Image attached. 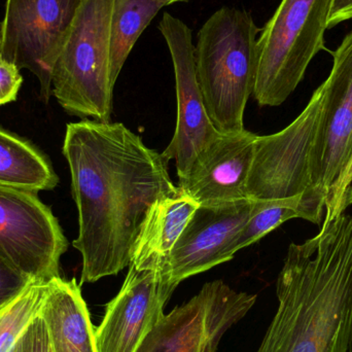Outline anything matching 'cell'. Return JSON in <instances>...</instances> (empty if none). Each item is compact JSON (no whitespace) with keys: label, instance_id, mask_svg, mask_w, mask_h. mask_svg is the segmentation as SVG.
<instances>
[{"label":"cell","instance_id":"obj_1","mask_svg":"<svg viewBox=\"0 0 352 352\" xmlns=\"http://www.w3.org/2000/svg\"><path fill=\"white\" fill-rule=\"evenodd\" d=\"M62 153L78 213L80 285L96 283L129 267L148 208L178 186L162 154L122 123L68 124Z\"/></svg>","mask_w":352,"mask_h":352},{"label":"cell","instance_id":"obj_2","mask_svg":"<svg viewBox=\"0 0 352 352\" xmlns=\"http://www.w3.org/2000/svg\"><path fill=\"white\" fill-rule=\"evenodd\" d=\"M276 296L256 352H351V215L324 221L314 237L289 245Z\"/></svg>","mask_w":352,"mask_h":352},{"label":"cell","instance_id":"obj_3","mask_svg":"<svg viewBox=\"0 0 352 352\" xmlns=\"http://www.w3.org/2000/svg\"><path fill=\"white\" fill-rule=\"evenodd\" d=\"M260 32L250 12L223 6L197 34V78L207 115L221 133L244 129V111L258 72Z\"/></svg>","mask_w":352,"mask_h":352},{"label":"cell","instance_id":"obj_4","mask_svg":"<svg viewBox=\"0 0 352 352\" xmlns=\"http://www.w3.org/2000/svg\"><path fill=\"white\" fill-rule=\"evenodd\" d=\"M115 0H84L54 65L52 94L70 116L109 123L115 82L111 22Z\"/></svg>","mask_w":352,"mask_h":352},{"label":"cell","instance_id":"obj_5","mask_svg":"<svg viewBox=\"0 0 352 352\" xmlns=\"http://www.w3.org/2000/svg\"><path fill=\"white\" fill-rule=\"evenodd\" d=\"M335 0H281L258 38L254 97L260 107H278L296 90L308 65L326 50L324 33Z\"/></svg>","mask_w":352,"mask_h":352},{"label":"cell","instance_id":"obj_6","mask_svg":"<svg viewBox=\"0 0 352 352\" xmlns=\"http://www.w3.org/2000/svg\"><path fill=\"white\" fill-rule=\"evenodd\" d=\"M84 0H6L0 58L27 69L49 102L54 65Z\"/></svg>","mask_w":352,"mask_h":352},{"label":"cell","instance_id":"obj_7","mask_svg":"<svg viewBox=\"0 0 352 352\" xmlns=\"http://www.w3.org/2000/svg\"><path fill=\"white\" fill-rule=\"evenodd\" d=\"M68 241L36 192L0 186V254L32 281L60 276Z\"/></svg>","mask_w":352,"mask_h":352},{"label":"cell","instance_id":"obj_8","mask_svg":"<svg viewBox=\"0 0 352 352\" xmlns=\"http://www.w3.org/2000/svg\"><path fill=\"white\" fill-rule=\"evenodd\" d=\"M322 105L318 87L293 123L277 133L256 136L246 186L248 198L285 199L314 190L310 173Z\"/></svg>","mask_w":352,"mask_h":352},{"label":"cell","instance_id":"obj_9","mask_svg":"<svg viewBox=\"0 0 352 352\" xmlns=\"http://www.w3.org/2000/svg\"><path fill=\"white\" fill-rule=\"evenodd\" d=\"M256 296L223 280L205 283L190 301L164 314L136 352H217L223 335L248 314Z\"/></svg>","mask_w":352,"mask_h":352},{"label":"cell","instance_id":"obj_10","mask_svg":"<svg viewBox=\"0 0 352 352\" xmlns=\"http://www.w3.org/2000/svg\"><path fill=\"white\" fill-rule=\"evenodd\" d=\"M330 76L320 85L322 111L312 157L311 186L330 207L352 158V30L333 53Z\"/></svg>","mask_w":352,"mask_h":352},{"label":"cell","instance_id":"obj_11","mask_svg":"<svg viewBox=\"0 0 352 352\" xmlns=\"http://www.w3.org/2000/svg\"><path fill=\"white\" fill-rule=\"evenodd\" d=\"M159 30L173 59L177 99L175 134L162 156L167 162L175 161L179 180L188 173L199 152L219 131L207 115L199 86L192 30L169 12L163 14Z\"/></svg>","mask_w":352,"mask_h":352},{"label":"cell","instance_id":"obj_12","mask_svg":"<svg viewBox=\"0 0 352 352\" xmlns=\"http://www.w3.org/2000/svg\"><path fill=\"white\" fill-rule=\"evenodd\" d=\"M177 285L163 267L130 264L119 294L107 303L104 318L95 328L97 352L138 351L164 316Z\"/></svg>","mask_w":352,"mask_h":352},{"label":"cell","instance_id":"obj_13","mask_svg":"<svg viewBox=\"0 0 352 352\" xmlns=\"http://www.w3.org/2000/svg\"><path fill=\"white\" fill-rule=\"evenodd\" d=\"M254 200L200 204L167 260L171 281L182 280L231 261L230 248L250 219Z\"/></svg>","mask_w":352,"mask_h":352},{"label":"cell","instance_id":"obj_14","mask_svg":"<svg viewBox=\"0 0 352 352\" xmlns=\"http://www.w3.org/2000/svg\"><path fill=\"white\" fill-rule=\"evenodd\" d=\"M256 134L219 133L197 155L190 170L178 180V188L199 204H217L250 199L248 175Z\"/></svg>","mask_w":352,"mask_h":352},{"label":"cell","instance_id":"obj_15","mask_svg":"<svg viewBox=\"0 0 352 352\" xmlns=\"http://www.w3.org/2000/svg\"><path fill=\"white\" fill-rule=\"evenodd\" d=\"M39 316L53 352H97L95 328L76 278L58 276L47 281Z\"/></svg>","mask_w":352,"mask_h":352},{"label":"cell","instance_id":"obj_16","mask_svg":"<svg viewBox=\"0 0 352 352\" xmlns=\"http://www.w3.org/2000/svg\"><path fill=\"white\" fill-rule=\"evenodd\" d=\"M199 205L179 188L176 194L153 203L134 243L130 264L165 269L176 241Z\"/></svg>","mask_w":352,"mask_h":352},{"label":"cell","instance_id":"obj_17","mask_svg":"<svg viewBox=\"0 0 352 352\" xmlns=\"http://www.w3.org/2000/svg\"><path fill=\"white\" fill-rule=\"evenodd\" d=\"M326 196L314 190L289 198L254 200L250 219L232 243L230 254L235 256L289 219H305L320 227L326 217Z\"/></svg>","mask_w":352,"mask_h":352},{"label":"cell","instance_id":"obj_18","mask_svg":"<svg viewBox=\"0 0 352 352\" xmlns=\"http://www.w3.org/2000/svg\"><path fill=\"white\" fill-rule=\"evenodd\" d=\"M59 184L47 157L30 142L0 128V186L37 192Z\"/></svg>","mask_w":352,"mask_h":352},{"label":"cell","instance_id":"obj_19","mask_svg":"<svg viewBox=\"0 0 352 352\" xmlns=\"http://www.w3.org/2000/svg\"><path fill=\"white\" fill-rule=\"evenodd\" d=\"M164 8L159 0H115L111 22V72L117 82L132 49Z\"/></svg>","mask_w":352,"mask_h":352},{"label":"cell","instance_id":"obj_20","mask_svg":"<svg viewBox=\"0 0 352 352\" xmlns=\"http://www.w3.org/2000/svg\"><path fill=\"white\" fill-rule=\"evenodd\" d=\"M47 283L32 281L20 295L0 308V352H12L27 327L38 316Z\"/></svg>","mask_w":352,"mask_h":352},{"label":"cell","instance_id":"obj_21","mask_svg":"<svg viewBox=\"0 0 352 352\" xmlns=\"http://www.w3.org/2000/svg\"><path fill=\"white\" fill-rule=\"evenodd\" d=\"M31 283V279L14 268L0 254V308L20 295Z\"/></svg>","mask_w":352,"mask_h":352},{"label":"cell","instance_id":"obj_22","mask_svg":"<svg viewBox=\"0 0 352 352\" xmlns=\"http://www.w3.org/2000/svg\"><path fill=\"white\" fill-rule=\"evenodd\" d=\"M12 352H53L47 326L39 314L27 327Z\"/></svg>","mask_w":352,"mask_h":352},{"label":"cell","instance_id":"obj_23","mask_svg":"<svg viewBox=\"0 0 352 352\" xmlns=\"http://www.w3.org/2000/svg\"><path fill=\"white\" fill-rule=\"evenodd\" d=\"M22 84L20 69L0 58V107L16 100Z\"/></svg>","mask_w":352,"mask_h":352},{"label":"cell","instance_id":"obj_24","mask_svg":"<svg viewBox=\"0 0 352 352\" xmlns=\"http://www.w3.org/2000/svg\"><path fill=\"white\" fill-rule=\"evenodd\" d=\"M352 204V158L345 169L344 175L337 186L334 199L327 210V217L333 219L345 212L347 207Z\"/></svg>","mask_w":352,"mask_h":352},{"label":"cell","instance_id":"obj_25","mask_svg":"<svg viewBox=\"0 0 352 352\" xmlns=\"http://www.w3.org/2000/svg\"><path fill=\"white\" fill-rule=\"evenodd\" d=\"M352 19V0H335L329 20V28Z\"/></svg>","mask_w":352,"mask_h":352},{"label":"cell","instance_id":"obj_26","mask_svg":"<svg viewBox=\"0 0 352 352\" xmlns=\"http://www.w3.org/2000/svg\"><path fill=\"white\" fill-rule=\"evenodd\" d=\"M164 6H170V4L177 3V2L188 1V0H159Z\"/></svg>","mask_w":352,"mask_h":352},{"label":"cell","instance_id":"obj_27","mask_svg":"<svg viewBox=\"0 0 352 352\" xmlns=\"http://www.w3.org/2000/svg\"><path fill=\"white\" fill-rule=\"evenodd\" d=\"M351 352H352V349H351Z\"/></svg>","mask_w":352,"mask_h":352}]
</instances>
